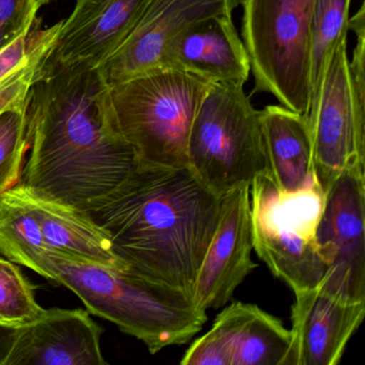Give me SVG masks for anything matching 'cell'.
<instances>
[{"instance_id": "cell-1", "label": "cell", "mask_w": 365, "mask_h": 365, "mask_svg": "<svg viewBox=\"0 0 365 365\" xmlns=\"http://www.w3.org/2000/svg\"><path fill=\"white\" fill-rule=\"evenodd\" d=\"M26 115L31 155L21 183L36 193L91 213L140 168L110 127L99 68L63 65L51 54L29 89Z\"/></svg>"}, {"instance_id": "cell-16", "label": "cell", "mask_w": 365, "mask_h": 365, "mask_svg": "<svg viewBox=\"0 0 365 365\" xmlns=\"http://www.w3.org/2000/svg\"><path fill=\"white\" fill-rule=\"evenodd\" d=\"M266 170L264 176L282 193L304 189L315 181L313 140L305 115L283 106L260 110Z\"/></svg>"}, {"instance_id": "cell-4", "label": "cell", "mask_w": 365, "mask_h": 365, "mask_svg": "<svg viewBox=\"0 0 365 365\" xmlns=\"http://www.w3.org/2000/svg\"><path fill=\"white\" fill-rule=\"evenodd\" d=\"M212 83L160 68L108 86V117L140 166L187 168L194 117Z\"/></svg>"}, {"instance_id": "cell-18", "label": "cell", "mask_w": 365, "mask_h": 365, "mask_svg": "<svg viewBox=\"0 0 365 365\" xmlns=\"http://www.w3.org/2000/svg\"><path fill=\"white\" fill-rule=\"evenodd\" d=\"M227 348L230 365H284L292 334L281 320L255 304L236 301L213 322Z\"/></svg>"}, {"instance_id": "cell-7", "label": "cell", "mask_w": 365, "mask_h": 365, "mask_svg": "<svg viewBox=\"0 0 365 365\" xmlns=\"http://www.w3.org/2000/svg\"><path fill=\"white\" fill-rule=\"evenodd\" d=\"M324 200L316 180L292 193L277 191L264 175L250 185L253 250L294 292L320 285L328 271L316 241Z\"/></svg>"}, {"instance_id": "cell-13", "label": "cell", "mask_w": 365, "mask_h": 365, "mask_svg": "<svg viewBox=\"0 0 365 365\" xmlns=\"http://www.w3.org/2000/svg\"><path fill=\"white\" fill-rule=\"evenodd\" d=\"M101 326L82 309H46L21 327L6 365H103Z\"/></svg>"}, {"instance_id": "cell-20", "label": "cell", "mask_w": 365, "mask_h": 365, "mask_svg": "<svg viewBox=\"0 0 365 365\" xmlns=\"http://www.w3.org/2000/svg\"><path fill=\"white\" fill-rule=\"evenodd\" d=\"M27 249L46 250L37 213L21 182L0 195V254L14 262Z\"/></svg>"}, {"instance_id": "cell-11", "label": "cell", "mask_w": 365, "mask_h": 365, "mask_svg": "<svg viewBox=\"0 0 365 365\" xmlns=\"http://www.w3.org/2000/svg\"><path fill=\"white\" fill-rule=\"evenodd\" d=\"M252 251L250 187L242 185L222 197L219 223L193 286L195 307L204 312L225 307L239 285L257 268Z\"/></svg>"}, {"instance_id": "cell-19", "label": "cell", "mask_w": 365, "mask_h": 365, "mask_svg": "<svg viewBox=\"0 0 365 365\" xmlns=\"http://www.w3.org/2000/svg\"><path fill=\"white\" fill-rule=\"evenodd\" d=\"M351 0H316L311 34V110L331 57L347 38Z\"/></svg>"}, {"instance_id": "cell-12", "label": "cell", "mask_w": 365, "mask_h": 365, "mask_svg": "<svg viewBox=\"0 0 365 365\" xmlns=\"http://www.w3.org/2000/svg\"><path fill=\"white\" fill-rule=\"evenodd\" d=\"M292 343L284 365H336L364 319L365 302H352L318 285L294 292Z\"/></svg>"}, {"instance_id": "cell-14", "label": "cell", "mask_w": 365, "mask_h": 365, "mask_svg": "<svg viewBox=\"0 0 365 365\" xmlns=\"http://www.w3.org/2000/svg\"><path fill=\"white\" fill-rule=\"evenodd\" d=\"M52 57L63 65L100 68L127 39L147 0H76Z\"/></svg>"}, {"instance_id": "cell-26", "label": "cell", "mask_w": 365, "mask_h": 365, "mask_svg": "<svg viewBox=\"0 0 365 365\" xmlns=\"http://www.w3.org/2000/svg\"><path fill=\"white\" fill-rule=\"evenodd\" d=\"M21 327L9 326L0 322V365H6L8 356L14 348Z\"/></svg>"}, {"instance_id": "cell-2", "label": "cell", "mask_w": 365, "mask_h": 365, "mask_svg": "<svg viewBox=\"0 0 365 365\" xmlns=\"http://www.w3.org/2000/svg\"><path fill=\"white\" fill-rule=\"evenodd\" d=\"M222 197L189 168L140 166L89 215L106 230L115 254L130 269L192 298L219 223Z\"/></svg>"}, {"instance_id": "cell-5", "label": "cell", "mask_w": 365, "mask_h": 365, "mask_svg": "<svg viewBox=\"0 0 365 365\" xmlns=\"http://www.w3.org/2000/svg\"><path fill=\"white\" fill-rule=\"evenodd\" d=\"M316 0H242L241 36L254 93L299 114L311 106V34Z\"/></svg>"}, {"instance_id": "cell-6", "label": "cell", "mask_w": 365, "mask_h": 365, "mask_svg": "<svg viewBox=\"0 0 365 365\" xmlns=\"http://www.w3.org/2000/svg\"><path fill=\"white\" fill-rule=\"evenodd\" d=\"M187 168L220 197L264 174L260 110L243 87L212 84L209 89L192 123Z\"/></svg>"}, {"instance_id": "cell-24", "label": "cell", "mask_w": 365, "mask_h": 365, "mask_svg": "<svg viewBox=\"0 0 365 365\" xmlns=\"http://www.w3.org/2000/svg\"><path fill=\"white\" fill-rule=\"evenodd\" d=\"M37 12L31 0H0V48L29 31Z\"/></svg>"}, {"instance_id": "cell-22", "label": "cell", "mask_w": 365, "mask_h": 365, "mask_svg": "<svg viewBox=\"0 0 365 365\" xmlns=\"http://www.w3.org/2000/svg\"><path fill=\"white\" fill-rule=\"evenodd\" d=\"M46 309L37 302L35 287L7 258L0 257V322L23 327L41 317Z\"/></svg>"}, {"instance_id": "cell-21", "label": "cell", "mask_w": 365, "mask_h": 365, "mask_svg": "<svg viewBox=\"0 0 365 365\" xmlns=\"http://www.w3.org/2000/svg\"><path fill=\"white\" fill-rule=\"evenodd\" d=\"M61 24L42 29L36 19L29 31L0 48V85L46 63L54 50Z\"/></svg>"}, {"instance_id": "cell-23", "label": "cell", "mask_w": 365, "mask_h": 365, "mask_svg": "<svg viewBox=\"0 0 365 365\" xmlns=\"http://www.w3.org/2000/svg\"><path fill=\"white\" fill-rule=\"evenodd\" d=\"M27 100L0 115V195L22 179L23 164L29 150Z\"/></svg>"}, {"instance_id": "cell-3", "label": "cell", "mask_w": 365, "mask_h": 365, "mask_svg": "<svg viewBox=\"0 0 365 365\" xmlns=\"http://www.w3.org/2000/svg\"><path fill=\"white\" fill-rule=\"evenodd\" d=\"M14 264L65 286L89 313L140 339L150 354L183 345L206 324L207 312L182 290L151 281L130 268H110L48 250L27 249Z\"/></svg>"}, {"instance_id": "cell-10", "label": "cell", "mask_w": 365, "mask_h": 365, "mask_svg": "<svg viewBox=\"0 0 365 365\" xmlns=\"http://www.w3.org/2000/svg\"><path fill=\"white\" fill-rule=\"evenodd\" d=\"M242 0H147L120 48L99 68L108 86L163 66L170 42L211 16L232 14Z\"/></svg>"}, {"instance_id": "cell-9", "label": "cell", "mask_w": 365, "mask_h": 365, "mask_svg": "<svg viewBox=\"0 0 365 365\" xmlns=\"http://www.w3.org/2000/svg\"><path fill=\"white\" fill-rule=\"evenodd\" d=\"M364 168L350 166L331 182L316 230L328 268L320 286L352 302H365Z\"/></svg>"}, {"instance_id": "cell-17", "label": "cell", "mask_w": 365, "mask_h": 365, "mask_svg": "<svg viewBox=\"0 0 365 365\" xmlns=\"http://www.w3.org/2000/svg\"><path fill=\"white\" fill-rule=\"evenodd\" d=\"M22 187L29 204L37 213L48 251L110 268H129L115 254L106 230L89 213L36 193L23 185Z\"/></svg>"}, {"instance_id": "cell-8", "label": "cell", "mask_w": 365, "mask_h": 365, "mask_svg": "<svg viewBox=\"0 0 365 365\" xmlns=\"http://www.w3.org/2000/svg\"><path fill=\"white\" fill-rule=\"evenodd\" d=\"M365 50L347 38L335 48L317 100L307 115L316 182L322 192L346 168L365 165Z\"/></svg>"}, {"instance_id": "cell-25", "label": "cell", "mask_w": 365, "mask_h": 365, "mask_svg": "<svg viewBox=\"0 0 365 365\" xmlns=\"http://www.w3.org/2000/svg\"><path fill=\"white\" fill-rule=\"evenodd\" d=\"M40 67L24 72L5 84L0 85V115L26 102L29 89Z\"/></svg>"}, {"instance_id": "cell-15", "label": "cell", "mask_w": 365, "mask_h": 365, "mask_svg": "<svg viewBox=\"0 0 365 365\" xmlns=\"http://www.w3.org/2000/svg\"><path fill=\"white\" fill-rule=\"evenodd\" d=\"M162 68L187 72L212 84L243 87L251 73V61L232 14H222L192 25L173 39Z\"/></svg>"}, {"instance_id": "cell-27", "label": "cell", "mask_w": 365, "mask_h": 365, "mask_svg": "<svg viewBox=\"0 0 365 365\" xmlns=\"http://www.w3.org/2000/svg\"><path fill=\"white\" fill-rule=\"evenodd\" d=\"M33 1L34 5L36 6L38 10L42 7V6L46 5V4L50 3V0H31Z\"/></svg>"}]
</instances>
